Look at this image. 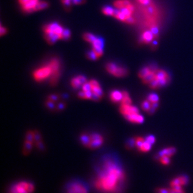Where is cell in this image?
<instances>
[{"label":"cell","mask_w":193,"mask_h":193,"mask_svg":"<svg viewBox=\"0 0 193 193\" xmlns=\"http://www.w3.org/2000/svg\"><path fill=\"white\" fill-rule=\"evenodd\" d=\"M126 177L119 159L114 155H104L96 169L94 186L101 193H121Z\"/></svg>","instance_id":"obj_1"},{"label":"cell","mask_w":193,"mask_h":193,"mask_svg":"<svg viewBox=\"0 0 193 193\" xmlns=\"http://www.w3.org/2000/svg\"><path fill=\"white\" fill-rule=\"evenodd\" d=\"M80 141L86 147L91 149H96L103 144L104 139L101 135L98 133L83 134L80 136Z\"/></svg>","instance_id":"obj_2"},{"label":"cell","mask_w":193,"mask_h":193,"mask_svg":"<svg viewBox=\"0 0 193 193\" xmlns=\"http://www.w3.org/2000/svg\"><path fill=\"white\" fill-rule=\"evenodd\" d=\"M34 184L29 180H20L10 186L8 193H33Z\"/></svg>","instance_id":"obj_3"},{"label":"cell","mask_w":193,"mask_h":193,"mask_svg":"<svg viewBox=\"0 0 193 193\" xmlns=\"http://www.w3.org/2000/svg\"><path fill=\"white\" fill-rule=\"evenodd\" d=\"M66 193H89V189L83 181L74 180L67 184Z\"/></svg>","instance_id":"obj_4"},{"label":"cell","mask_w":193,"mask_h":193,"mask_svg":"<svg viewBox=\"0 0 193 193\" xmlns=\"http://www.w3.org/2000/svg\"><path fill=\"white\" fill-rule=\"evenodd\" d=\"M51 74L52 70L51 67L48 65L47 67L39 68V69L34 71L33 72V77L38 82H41V81L44 80L51 75Z\"/></svg>","instance_id":"obj_5"},{"label":"cell","mask_w":193,"mask_h":193,"mask_svg":"<svg viewBox=\"0 0 193 193\" xmlns=\"http://www.w3.org/2000/svg\"><path fill=\"white\" fill-rule=\"evenodd\" d=\"M49 66L51 67L52 70L51 74V84L52 85H54L56 82H57L58 78L59 76V62L57 59L52 60L50 63L49 64Z\"/></svg>","instance_id":"obj_6"},{"label":"cell","mask_w":193,"mask_h":193,"mask_svg":"<svg viewBox=\"0 0 193 193\" xmlns=\"http://www.w3.org/2000/svg\"><path fill=\"white\" fill-rule=\"evenodd\" d=\"M189 181V179L188 176L181 175L173 179L170 183V186L171 188H174V187H183L188 184Z\"/></svg>","instance_id":"obj_7"},{"label":"cell","mask_w":193,"mask_h":193,"mask_svg":"<svg viewBox=\"0 0 193 193\" xmlns=\"http://www.w3.org/2000/svg\"><path fill=\"white\" fill-rule=\"evenodd\" d=\"M120 112L124 116H127L134 114H139V109L135 106H133L131 105H121L120 107Z\"/></svg>","instance_id":"obj_8"},{"label":"cell","mask_w":193,"mask_h":193,"mask_svg":"<svg viewBox=\"0 0 193 193\" xmlns=\"http://www.w3.org/2000/svg\"><path fill=\"white\" fill-rule=\"evenodd\" d=\"M176 152V149L174 147H168L166 148L163 149V150L160 151L158 154L156 155V158H158L161 156H168L171 158L172 155L175 154Z\"/></svg>","instance_id":"obj_9"},{"label":"cell","mask_w":193,"mask_h":193,"mask_svg":"<svg viewBox=\"0 0 193 193\" xmlns=\"http://www.w3.org/2000/svg\"><path fill=\"white\" fill-rule=\"evenodd\" d=\"M124 118L131 122L138 123V124H141L144 122L145 121V118L139 114H134L132 115H127L124 117Z\"/></svg>","instance_id":"obj_10"},{"label":"cell","mask_w":193,"mask_h":193,"mask_svg":"<svg viewBox=\"0 0 193 193\" xmlns=\"http://www.w3.org/2000/svg\"><path fill=\"white\" fill-rule=\"evenodd\" d=\"M45 39L48 42L49 44L53 45L58 40L61 39V36L57 34H56L54 32H49L45 33Z\"/></svg>","instance_id":"obj_11"},{"label":"cell","mask_w":193,"mask_h":193,"mask_svg":"<svg viewBox=\"0 0 193 193\" xmlns=\"http://www.w3.org/2000/svg\"><path fill=\"white\" fill-rule=\"evenodd\" d=\"M154 39V35L152 32L150 30H148L145 32L142 35L141 41L142 43H146V44H149V43H151Z\"/></svg>","instance_id":"obj_12"},{"label":"cell","mask_w":193,"mask_h":193,"mask_svg":"<svg viewBox=\"0 0 193 193\" xmlns=\"http://www.w3.org/2000/svg\"><path fill=\"white\" fill-rule=\"evenodd\" d=\"M38 3V0H29L28 3L22 6V8L24 11L26 12L34 11V8Z\"/></svg>","instance_id":"obj_13"},{"label":"cell","mask_w":193,"mask_h":193,"mask_svg":"<svg viewBox=\"0 0 193 193\" xmlns=\"http://www.w3.org/2000/svg\"><path fill=\"white\" fill-rule=\"evenodd\" d=\"M111 100L113 102H118L121 101L123 98V94L122 92L114 90L111 93Z\"/></svg>","instance_id":"obj_14"},{"label":"cell","mask_w":193,"mask_h":193,"mask_svg":"<svg viewBox=\"0 0 193 193\" xmlns=\"http://www.w3.org/2000/svg\"><path fill=\"white\" fill-rule=\"evenodd\" d=\"M152 146L153 145L151 144V143L148 142L145 139V140L142 142V144L138 148V149L140 152H147L151 150Z\"/></svg>","instance_id":"obj_15"},{"label":"cell","mask_w":193,"mask_h":193,"mask_svg":"<svg viewBox=\"0 0 193 193\" xmlns=\"http://www.w3.org/2000/svg\"><path fill=\"white\" fill-rule=\"evenodd\" d=\"M155 79L158 80H163L164 78H166L169 77V74H168L165 70H161V69H158L155 71Z\"/></svg>","instance_id":"obj_16"},{"label":"cell","mask_w":193,"mask_h":193,"mask_svg":"<svg viewBox=\"0 0 193 193\" xmlns=\"http://www.w3.org/2000/svg\"><path fill=\"white\" fill-rule=\"evenodd\" d=\"M128 74V70L125 68L123 67H117L114 73H113V75L117 77H125Z\"/></svg>","instance_id":"obj_17"},{"label":"cell","mask_w":193,"mask_h":193,"mask_svg":"<svg viewBox=\"0 0 193 193\" xmlns=\"http://www.w3.org/2000/svg\"><path fill=\"white\" fill-rule=\"evenodd\" d=\"M131 4V2L129 0H117L114 3V5L117 9H121L123 8L127 7L129 4Z\"/></svg>","instance_id":"obj_18"},{"label":"cell","mask_w":193,"mask_h":193,"mask_svg":"<svg viewBox=\"0 0 193 193\" xmlns=\"http://www.w3.org/2000/svg\"><path fill=\"white\" fill-rule=\"evenodd\" d=\"M155 72L151 71L148 75H147L145 77L142 78V82L145 84H149L155 78Z\"/></svg>","instance_id":"obj_19"},{"label":"cell","mask_w":193,"mask_h":193,"mask_svg":"<svg viewBox=\"0 0 193 193\" xmlns=\"http://www.w3.org/2000/svg\"><path fill=\"white\" fill-rule=\"evenodd\" d=\"M113 16H114L116 18H117V20H119L122 21H124V22H125L126 18H127V17L122 13L120 9L114 10Z\"/></svg>","instance_id":"obj_20"},{"label":"cell","mask_w":193,"mask_h":193,"mask_svg":"<svg viewBox=\"0 0 193 193\" xmlns=\"http://www.w3.org/2000/svg\"><path fill=\"white\" fill-rule=\"evenodd\" d=\"M151 69L150 67H144L142 68V69L138 73V76L140 78H143L144 77H145L147 75H148L149 73L151 72Z\"/></svg>","instance_id":"obj_21"},{"label":"cell","mask_w":193,"mask_h":193,"mask_svg":"<svg viewBox=\"0 0 193 193\" xmlns=\"http://www.w3.org/2000/svg\"><path fill=\"white\" fill-rule=\"evenodd\" d=\"M93 48H98L103 49L104 47V41L101 38H96L95 40L92 43Z\"/></svg>","instance_id":"obj_22"},{"label":"cell","mask_w":193,"mask_h":193,"mask_svg":"<svg viewBox=\"0 0 193 193\" xmlns=\"http://www.w3.org/2000/svg\"><path fill=\"white\" fill-rule=\"evenodd\" d=\"M49 7V4L48 2L46 1H39V3L37 4V5L34 8V11L43 10Z\"/></svg>","instance_id":"obj_23"},{"label":"cell","mask_w":193,"mask_h":193,"mask_svg":"<svg viewBox=\"0 0 193 193\" xmlns=\"http://www.w3.org/2000/svg\"><path fill=\"white\" fill-rule=\"evenodd\" d=\"M33 147V142L25 140L24 141V144L23 151L25 152V154H28L32 150Z\"/></svg>","instance_id":"obj_24"},{"label":"cell","mask_w":193,"mask_h":193,"mask_svg":"<svg viewBox=\"0 0 193 193\" xmlns=\"http://www.w3.org/2000/svg\"><path fill=\"white\" fill-rule=\"evenodd\" d=\"M157 159L160 162L161 164L164 166L169 165L171 163V158L168 156H161L157 158Z\"/></svg>","instance_id":"obj_25"},{"label":"cell","mask_w":193,"mask_h":193,"mask_svg":"<svg viewBox=\"0 0 193 193\" xmlns=\"http://www.w3.org/2000/svg\"><path fill=\"white\" fill-rule=\"evenodd\" d=\"M83 38L85 41L90 42V43H92L95 40V39L96 38V37L91 33H86L83 35Z\"/></svg>","instance_id":"obj_26"},{"label":"cell","mask_w":193,"mask_h":193,"mask_svg":"<svg viewBox=\"0 0 193 193\" xmlns=\"http://www.w3.org/2000/svg\"><path fill=\"white\" fill-rule=\"evenodd\" d=\"M151 105H152V103L149 102L147 99V100L142 102V103L141 104V108L145 112H148L150 110Z\"/></svg>","instance_id":"obj_27"},{"label":"cell","mask_w":193,"mask_h":193,"mask_svg":"<svg viewBox=\"0 0 193 193\" xmlns=\"http://www.w3.org/2000/svg\"><path fill=\"white\" fill-rule=\"evenodd\" d=\"M117 67L116 66V64L113 63H109L106 66V70L111 74L113 75L116 70L117 69Z\"/></svg>","instance_id":"obj_28"},{"label":"cell","mask_w":193,"mask_h":193,"mask_svg":"<svg viewBox=\"0 0 193 193\" xmlns=\"http://www.w3.org/2000/svg\"><path fill=\"white\" fill-rule=\"evenodd\" d=\"M103 13L107 16H113L114 10L110 7H104L102 9Z\"/></svg>","instance_id":"obj_29"},{"label":"cell","mask_w":193,"mask_h":193,"mask_svg":"<svg viewBox=\"0 0 193 193\" xmlns=\"http://www.w3.org/2000/svg\"><path fill=\"white\" fill-rule=\"evenodd\" d=\"M148 100L151 103L159 102V97L156 94V93H151V94L149 95V96L148 97Z\"/></svg>","instance_id":"obj_30"},{"label":"cell","mask_w":193,"mask_h":193,"mask_svg":"<svg viewBox=\"0 0 193 193\" xmlns=\"http://www.w3.org/2000/svg\"><path fill=\"white\" fill-rule=\"evenodd\" d=\"M71 84L72 85V87H73L74 89H79L81 86V84L79 82V80L78 79V77H75V78H73L71 80Z\"/></svg>","instance_id":"obj_31"},{"label":"cell","mask_w":193,"mask_h":193,"mask_svg":"<svg viewBox=\"0 0 193 193\" xmlns=\"http://www.w3.org/2000/svg\"><path fill=\"white\" fill-rule=\"evenodd\" d=\"M71 37V32L68 29H64L63 33L61 35V39L68 40Z\"/></svg>","instance_id":"obj_32"},{"label":"cell","mask_w":193,"mask_h":193,"mask_svg":"<svg viewBox=\"0 0 193 193\" xmlns=\"http://www.w3.org/2000/svg\"><path fill=\"white\" fill-rule=\"evenodd\" d=\"M159 102H156V103H152V105H151V107L148 112V114L149 115H153L155 112L157 110V109L159 108Z\"/></svg>","instance_id":"obj_33"},{"label":"cell","mask_w":193,"mask_h":193,"mask_svg":"<svg viewBox=\"0 0 193 193\" xmlns=\"http://www.w3.org/2000/svg\"><path fill=\"white\" fill-rule=\"evenodd\" d=\"M92 93H95V94L99 95L101 97H102L103 96V92L102 89H101L100 86L93 87V88H92Z\"/></svg>","instance_id":"obj_34"},{"label":"cell","mask_w":193,"mask_h":193,"mask_svg":"<svg viewBox=\"0 0 193 193\" xmlns=\"http://www.w3.org/2000/svg\"><path fill=\"white\" fill-rule=\"evenodd\" d=\"M86 57L88 58L89 60H92V61L96 60L98 58V56L96 55V54L94 52H93V50L88 52V53H86Z\"/></svg>","instance_id":"obj_35"},{"label":"cell","mask_w":193,"mask_h":193,"mask_svg":"<svg viewBox=\"0 0 193 193\" xmlns=\"http://www.w3.org/2000/svg\"><path fill=\"white\" fill-rule=\"evenodd\" d=\"M46 106L47 107V108H48L49 110H57V106H56L54 102L49 101V100H48V101L46 102Z\"/></svg>","instance_id":"obj_36"},{"label":"cell","mask_w":193,"mask_h":193,"mask_svg":"<svg viewBox=\"0 0 193 193\" xmlns=\"http://www.w3.org/2000/svg\"><path fill=\"white\" fill-rule=\"evenodd\" d=\"M126 147L129 149H131L136 147V142H135V138H131L129 139L126 142Z\"/></svg>","instance_id":"obj_37"},{"label":"cell","mask_w":193,"mask_h":193,"mask_svg":"<svg viewBox=\"0 0 193 193\" xmlns=\"http://www.w3.org/2000/svg\"><path fill=\"white\" fill-rule=\"evenodd\" d=\"M121 105H131L132 103V101L131 99L130 98V97L129 96L128 97H123L122 100L121 101Z\"/></svg>","instance_id":"obj_38"},{"label":"cell","mask_w":193,"mask_h":193,"mask_svg":"<svg viewBox=\"0 0 193 193\" xmlns=\"http://www.w3.org/2000/svg\"><path fill=\"white\" fill-rule=\"evenodd\" d=\"M121 10V11L122 12V13L125 15L127 18L128 17H129L131 16H132V13H133V12L131 11L128 8H121V9H120Z\"/></svg>","instance_id":"obj_39"},{"label":"cell","mask_w":193,"mask_h":193,"mask_svg":"<svg viewBox=\"0 0 193 193\" xmlns=\"http://www.w3.org/2000/svg\"><path fill=\"white\" fill-rule=\"evenodd\" d=\"M34 142H35V144L36 142L42 140L41 134L38 131V130H35V131H34Z\"/></svg>","instance_id":"obj_40"},{"label":"cell","mask_w":193,"mask_h":193,"mask_svg":"<svg viewBox=\"0 0 193 193\" xmlns=\"http://www.w3.org/2000/svg\"><path fill=\"white\" fill-rule=\"evenodd\" d=\"M92 50L94 52L96 55L98 56V57H100L103 55V50L102 48H93Z\"/></svg>","instance_id":"obj_41"},{"label":"cell","mask_w":193,"mask_h":193,"mask_svg":"<svg viewBox=\"0 0 193 193\" xmlns=\"http://www.w3.org/2000/svg\"><path fill=\"white\" fill-rule=\"evenodd\" d=\"M83 90L84 92L87 91H92V87L90 82H86L83 85Z\"/></svg>","instance_id":"obj_42"},{"label":"cell","mask_w":193,"mask_h":193,"mask_svg":"<svg viewBox=\"0 0 193 193\" xmlns=\"http://www.w3.org/2000/svg\"><path fill=\"white\" fill-rule=\"evenodd\" d=\"M145 139L148 142H149V143H151L152 145H153L154 143L156 142V138L154 135H149L146 137Z\"/></svg>","instance_id":"obj_43"},{"label":"cell","mask_w":193,"mask_h":193,"mask_svg":"<svg viewBox=\"0 0 193 193\" xmlns=\"http://www.w3.org/2000/svg\"><path fill=\"white\" fill-rule=\"evenodd\" d=\"M48 99L49 101H51L55 102H57V101H58L59 96L58 95H57V94H52V95H49Z\"/></svg>","instance_id":"obj_44"},{"label":"cell","mask_w":193,"mask_h":193,"mask_svg":"<svg viewBox=\"0 0 193 193\" xmlns=\"http://www.w3.org/2000/svg\"><path fill=\"white\" fill-rule=\"evenodd\" d=\"M126 23H127L128 24H134L135 22H136V20L134 19V18L132 16H131L129 17H128L126 18V20L125 21Z\"/></svg>","instance_id":"obj_45"},{"label":"cell","mask_w":193,"mask_h":193,"mask_svg":"<svg viewBox=\"0 0 193 193\" xmlns=\"http://www.w3.org/2000/svg\"><path fill=\"white\" fill-rule=\"evenodd\" d=\"M66 107V104L63 102H60L57 105V110H63Z\"/></svg>","instance_id":"obj_46"},{"label":"cell","mask_w":193,"mask_h":193,"mask_svg":"<svg viewBox=\"0 0 193 193\" xmlns=\"http://www.w3.org/2000/svg\"><path fill=\"white\" fill-rule=\"evenodd\" d=\"M157 193H170V189H166V188H159L156 190Z\"/></svg>","instance_id":"obj_47"},{"label":"cell","mask_w":193,"mask_h":193,"mask_svg":"<svg viewBox=\"0 0 193 193\" xmlns=\"http://www.w3.org/2000/svg\"><path fill=\"white\" fill-rule=\"evenodd\" d=\"M101 97H99V95L95 94V93H92L91 98V100L94 101H99L101 100Z\"/></svg>","instance_id":"obj_48"},{"label":"cell","mask_w":193,"mask_h":193,"mask_svg":"<svg viewBox=\"0 0 193 193\" xmlns=\"http://www.w3.org/2000/svg\"><path fill=\"white\" fill-rule=\"evenodd\" d=\"M77 77L78 78L79 82H81V84L82 85L87 82V79H86V78L85 77H84L83 75H79Z\"/></svg>","instance_id":"obj_49"},{"label":"cell","mask_w":193,"mask_h":193,"mask_svg":"<svg viewBox=\"0 0 193 193\" xmlns=\"http://www.w3.org/2000/svg\"><path fill=\"white\" fill-rule=\"evenodd\" d=\"M90 83L92 87V88H93V87H98L99 86V83L97 82L96 80H91L90 81Z\"/></svg>","instance_id":"obj_50"},{"label":"cell","mask_w":193,"mask_h":193,"mask_svg":"<svg viewBox=\"0 0 193 193\" xmlns=\"http://www.w3.org/2000/svg\"><path fill=\"white\" fill-rule=\"evenodd\" d=\"M138 1L144 6H147L150 4L151 0H138Z\"/></svg>","instance_id":"obj_51"},{"label":"cell","mask_w":193,"mask_h":193,"mask_svg":"<svg viewBox=\"0 0 193 193\" xmlns=\"http://www.w3.org/2000/svg\"><path fill=\"white\" fill-rule=\"evenodd\" d=\"M78 96L80 98H82V99H86V95H85V92L82 90V91H80L78 92Z\"/></svg>","instance_id":"obj_52"},{"label":"cell","mask_w":193,"mask_h":193,"mask_svg":"<svg viewBox=\"0 0 193 193\" xmlns=\"http://www.w3.org/2000/svg\"><path fill=\"white\" fill-rule=\"evenodd\" d=\"M61 1L66 7H70L72 2L71 0H61Z\"/></svg>","instance_id":"obj_53"},{"label":"cell","mask_w":193,"mask_h":193,"mask_svg":"<svg viewBox=\"0 0 193 193\" xmlns=\"http://www.w3.org/2000/svg\"><path fill=\"white\" fill-rule=\"evenodd\" d=\"M92 94V91H87L85 92V95H86V99H91V96Z\"/></svg>","instance_id":"obj_54"},{"label":"cell","mask_w":193,"mask_h":193,"mask_svg":"<svg viewBox=\"0 0 193 193\" xmlns=\"http://www.w3.org/2000/svg\"><path fill=\"white\" fill-rule=\"evenodd\" d=\"M72 3H73L74 4H81L83 3L85 0H71Z\"/></svg>","instance_id":"obj_55"},{"label":"cell","mask_w":193,"mask_h":193,"mask_svg":"<svg viewBox=\"0 0 193 193\" xmlns=\"http://www.w3.org/2000/svg\"><path fill=\"white\" fill-rule=\"evenodd\" d=\"M7 30L1 26V29H0V34H1V36L4 35V34L7 33Z\"/></svg>","instance_id":"obj_56"},{"label":"cell","mask_w":193,"mask_h":193,"mask_svg":"<svg viewBox=\"0 0 193 193\" xmlns=\"http://www.w3.org/2000/svg\"><path fill=\"white\" fill-rule=\"evenodd\" d=\"M29 0H19L20 3L23 6L24 4H25L26 3H28Z\"/></svg>","instance_id":"obj_57"}]
</instances>
